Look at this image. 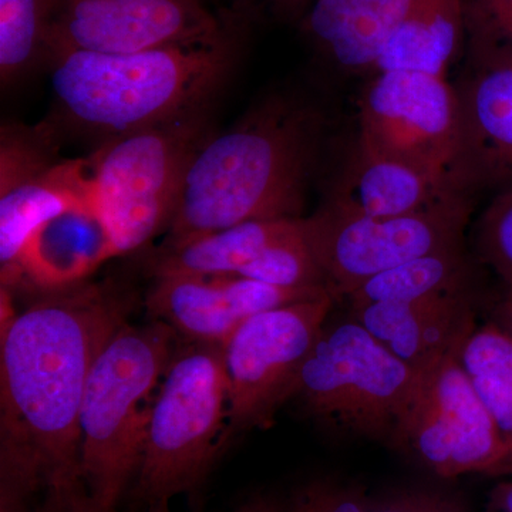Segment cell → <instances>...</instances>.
Instances as JSON below:
<instances>
[{
  "instance_id": "1",
  "label": "cell",
  "mask_w": 512,
  "mask_h": 512,
  "mask_svg": "<svg viewBox=\"0 0 512 512\" xmlns=\"http://www.w3.org/2000/svg\"><path fill=\"white\" fill-rule=\"evenodd\" d=\"M42 293L2 326L0 512H32L39 493H87L80 464L84 390L131 309L130 295L109 282Z\"/></svg>"
},
{
  "instance_id": "2",
  "label": "cell",
  "mask_w": 512,
  "mask_h": 512,
  "mask_svg": "<svg viewBox=\"0 0 512 512\" xmlns=\"http://www.w3.org/2000/svg\"><path fill=\"white\" fill-rule=\"evenodd\" d=\"M326 117L298 97H268L195 151L163 248L249 221L302 218Z\"/></svg>"
},
{
  "instance_id": "3",
  "label": "cell",
  "mask_w": 512,
  "mask_h": 512,
  "mask_svg": "<svg viewBox=\"0 0 512 512\" xmlns=\"http://www.w3.org/2000/svg\"><path fill=\"white\" fill-rule=\"evenodd\" d=\"M238 26L212 42L134 53H62L52 63L64 123L110 138L200 113L237 60Z\"/></svg>"
},
{
  "instance_id": "4",
  "label": "cell",
  "mask_w": 512,
  "mask_h": 512,
  "mask_svg": "<svg viewBox=\"0 0 512 512\" xmlns=\"http://www.w3.org/2000/svg\"><path fill=\"white\" fill-rule=\"evenodd\" d=\"M177 333L151 319L126 322L101 349L84 390L82 480L94 504L116 511L137 476L154 390L170 363Z\"/></svg>"
},
{
  "instance_id": "5",
  "label": "cell",
  "mask_w": 512,
  "mask_h": 512,
  "mask_svg": "<svg viewBox=\"0 0 512 512\" xmlns=\"http://www.w3.org/2000/svg\"><path fill=\"white\" fill-rule=\"evenodd\" d=\"M228 380L221 345L175 346L158 386L133 493L170 503L197 493L228 444Z\"/></svg>"
},
{
  "instance_id": "6",
  "label": "cell",
  "mask_w": 512,
  "mask_h": 512,
  "mask_svg": "<svg viewBox=\"0 0 512 512\" xmlns=\"http://www.w3.org/2000/svg\"><path fill=\"white\" fill-rule=\"evenodd\" d=\"M420 375L352 318L325 325L292 399L325 426L397 447Z\"/></svg>"
},
{
  "instance_id": "7",
  "label": "cell",
  "mask_w": 512,
  "mask_h": 512,
  "mask_svg": "<svg viewBox=\"0 0 512 512\" xmlns=\"http://www.w3.org/2000/svg\"><path fill=\"white\" fill-rule=\"evenodd\" d=\"M207 138L197 113L110 138L87 158L93 204L116 256L168 232L188 165Z\"/></svg>"
},
{
  "instance_id": "8",
  "label": "cell",
  "mask_w": 512,
  "mask_h": 512,
  "mask_svg": "<svg viewBox=\"0 0 512 512\" xmlns=\"http://www.w3.org/2000/svg\"><path fill=\"white\" fill-rule=\"evenodd\" d=\"M473 204L474 198L460 195L399 217H366L323 204L311 217H302L301 225L333 298H348L394 266L464 247Z\"/></svg>"
},
{
  "instance_id": "9",
  "label": "cell",
  "mask_w": 512,
  "mask_h": 512,
  "mask_svg": "<svg viewBox=\"0 0 512 512\" xmlns=\"http://www.w3.org/2000/svg\"><path fill=\"white\" fill-rule=\"evenodd\" d=\"M335 298L291 303L245 320L222 345L228 380V437L268 429L295 393Z\"/></svg>"
},
{
  "instance_id": "10",
  "label": "cell",
  "mask_w": 512,
  "mask_h": 512,
  "mask_svg": "<svg viewBox=\"0 0 512 512\" xmlns=\"http://www.w3.org/2000/svg\"><path fill=\"white\" fill-rule=\"evenodd\" d=\"M357 143L453 188L457 90L446 77L433 74L406 70L375 73L360 100Z\"/></svg>"
},
{
  "instance_id": "11",
  "label": "cell",
  "mask_w": 512,
  "mask_h": 512,
  "mask_svg": "<svg viewBox=\"0 0 512 512\" xmlns=\"http://www.w3.org/2000/svg\"><path fill=\"white\" fill-rule=\"evenodd\" d=\"M458 345L420 370L396 448L413 453L439 477L495 476L510 450L458 360Z\"/></svg>"
},
{
  "instance_id": "12",
  "label": "cell",
  "mask_w": 512,
  "mask_h": 512,
  "mask_svg": "<svg viewBox=\"0 0 512 512\" xmlns=\"http://www.w3.org/2000/svg\"><path fill=\"white\" fill-rule=\"evenodd\" d=\"M237 26L207 0H50L49 62L74 50L134 53L212 42Z\"/></svg>"
},
{
  "instance_id": "13",
  "label": "cell",
  "mask_w": 512,
  "mask_h": 512,
  "mask_svg": "<svg viewBox=\"0 0 512 512\" xmlns=\"http://www.w3.org/2000/svg\"><path fill=\"white\" fill-rule=\"evenodd\" d=\"M92 200L89 161L52 156L49 138L3 128L0 144L2 288L18 286L20 256L36 229Z\"/></svg>"
},
{
  "instance_id": "14",
  "label": "cell",
  "mask_w": 512,
  "mask_h": 512,
  "mask_svg": "<svg viewBox=\"0 0 512 512\" xmlns=\"http://www.w3.org/2000/svg\"><path fill=\"white\" fill-rule=\"evenodd\" d=\"M325 295L332 293L322 286L281 288L235 275H165L156 276L146 306L178 338L222 346L252 316Z\"/></svg>"
},
{
  "instance_id": "15",
  "label": "cell",
  "mask_w": 512,
  "mask_h": 512,
  "mask_svg": "<svg viewBox=\"0 0 512 512\" xmlns=\"http://www.w3.org/2000/svg\"><path fill=\"white\" fill-rule=\"evenodd\" d=\"M457 90L454 190L474 198L512 187V70L476 72Z\"/></svg>"
},
{
  "instance_id": "16",
  "label": "cell",
  "mask_w": 512,
  "mask_h": 512,
  "mask_svg": "<svg viewBox=\"0 0 512 512\" xmlns=\"http://www.w3.org/2000/svg\"><path fill=\"white\" fill-rule=\"evenodd\" d=\"M350 309L352 318L373 338L419 372L450 352L476 326L473 288Z\"/></svg>"
},
{
  "instance_id": "17",
  "label": "cell",
  "mask_w": 512,
  "mask_h": 512,
  "mask_svg": "<svg viewBox=\"0 0 512 512\" xmlns=\"http://www.w3.org/2000/svg\"><path fill=\"white\" fill-rule=\"evenodd\" d=\"M114 256L109 229L92 198L33 232L20 256L18 286L40 293L72 288Z\"/></svg>"
},
{
  "instance_id": "18",
  "label": "cell",
  "mask_w": 512,
  "mask_h": 512,
  "mask_svg": "<svg viewBox=\"0 0 512 512\" xmlns=\"http://www.w3.org/2000/svg\"><path fill=\"white\" fill-rule=\"evenodd\" d=\"M460 195L450 185L357 143L325 204L366 217H399Z\"/></svg>"
},
{
  "instance_id": "19",
  "label": "cell",
  "mask_w": 512,
  "mask_h": 512,
  "mask_svg": "<svg viewBox=\"0 0 512 512\" xmlns=\"http://www.w3.org/2000/svg\"><path fill=\"white\" fill-rule=\"evenodd\" d=\"M417 0H313L303 30L346 72L375 70L389 37Z\"/></svg>"
},
{
  "instance_id": "20",
  "label": "cell",
  "mask_w": 512,
  "mask_h": 512,
  "mask_svg": "<svg viewBox=\"0 0 512 512\" xmlns=\"http://www.w3.org/2000/svg\"><path fill=\"white\" fill-rule=\"evenodd\" d=\"M464 30L463 0H417L387 40L373 73L406 70L444 77Z\"/></svg>"
},
{
  "instance_id": "21",
  "label": "cell",
  "mask_w": 512,
  "mask_h": 512,
  "mask_svg": "<svg viewBox=\"0 0 512 512\" xmlns=\"http://www.w3.org/2000/svg\"><path fill=\"white\" fill-rule=\"evenodd\" d=\"M298 220L244 222L163 248L154 259V276H239L272 242L291 231Z\"/></svg>"
},
{
  "instance_id": "22",
  "label": "cell",
  "mask_w": 512,
  "mask_h": 512,
  "mask_svg": "<svg viewBox=\"0 0 512 512\" xmlns=\"http://www.w3.org/2000/svg\"><path fill=\"white\" fill-rule=\"evenodd\" d=\"M473 288V266L464 247L420 256L373 276L350 293V308L376 302L416 301L439 293Z\"/></svg>"
},
{
  "instance_id": "23",
  "label": "cell",
  "mask_w": 512,
  "mask_h": 512,
  "mask_svg": "<svg viewBox=\"0 0 512 512\" xmlns=\"http://www.w3.org/2000/svg\"><path fill=\"white\" fill-rule=\"evenodd\" d=\"M50 0H0V77L15 82L49 59Z\"/></svg>"
},
{
  "instance_id": "24",
  "label": "cell",
  "mask_w": 512,
  "mask_h": 512,
  "mask_svg": "<svg viewBox=\"0 0 512 512\" xmlns=\"http://www.w3.org/2000/svg\"><path fill=\"white\" fill-rule=\"evenodd\" d=\"M239 276L281 288H328L325 272L303 235L301 218Z\"/></svg>"
},
{
  "instance_id": "25",
  "label": "cell",
  "mask_w": 512,
  "mask_h": 512,
  "mask_svg": "<svg viewBox=\"0 0 512 512\" xmlns=\"http://www.w3.org/2000/svg\"><path fill=\"white\" fill-rule=\"evenodd\" d=\"M478 259L512 285V187L494 194L477 222Z\"/></svg>"
},
{
  "instance_id": "26",
  "label": "cell",
  "mask_w": 512,
  "mask_h": 512,
  "mask_svg": "<svg viewBox=\"0 0 512 512\" xmlns=\"http://www.w3.org/2000/svg\"><path fill=\"white\" fill-rule=\"evenodd\" d=\"M457 356L468 376L488 377L512 389V338L491 320L470 330Z\"/></svg>"
},
{
  "instance_id": "27",
  "label": "cell",
  "mask_w": 512,
  "mask_h": 512,
  "mask_svg": "<svg viewBox=\"0 0 512 512\" xmlns=\"http://www.w3.org/2000/svg\"><path fill=\"white\" fill-rule=\"evenodd\" d=\"M476 72L512 70V13L464 9Z\"/></svg>"
},
{
  "instance_id": "28",
  "label": "cell",
  "mask_w": 512,
  "mask_h": 512,
  "mask_svg": "<svg viewBox=\"0 0 512 512\" xmlns=\"http://www.w3.org/2000/svg\"><path fill=\"white\" fill-rule=\"evenodd\" d=\"M370 498L359 485L313 480L281 503V512H369Z\"/></svg>"
},
{
  "instance_id": "29",
  "label": "cell",
  "mask_w": 512,
  "mask_h": 512,
  "mask_svg": "<svg viewBox=\"0 0 512 512\" xmlns=\"http://www.w3.org/2000/svg\"><path fill=\"white\" fill-rule=\"evenodd\" d=\"M369 512H468L463 498L443 491L406 490L370 500Z\"/></svg>"
},
{
  "instance_id": "30",
  "label": "cell",
  "mask_w": 512,
  "mask_h": 512,
  "mask_svg": "<svg viewBox=\"0 0 512 512\" xmlns=\"http://www.w3.org/2000/svg\"><path fill=\"white\" fill-rule=\"evenodd\" d=\"M35 512H116L104 511L93 503L89 494L74 497H46Z\"/></svg>"
},
{
  "instance_id": "31",
  "label": "cell",
  "mask_w": 512,
  "mask_h": 512,
  "mask_svg": "<svg viewBox=\"0 0 512 512\" xmlns=\"http://www.w3.org/2000/svg\"><path fill=\"white\" fill-rule=\"evenodd\" d=\"M500 292L490 306V320L512 338V285L501 282Z\"/></svg>"
},
{
  "instance_id": "32",
  "label": "cell",
  "mask_w": 512,
  "mask_h": 512,
  "mask_svg": "<svg viewBox=\"0 0 512 512\" xmlns=\"http://www.w3.org/2000/svg\"><path fill=\"white\" fill-rule=\"evenodd\" d=\"M266 2L281 18L296 19L306 15L313 0H266Z\"/></svg>"
},
{
  "instance_id": "33",
  "label": "cell",
  "mask_w": 512,
  "mask_h": 512,
  "mask_svg": "<svg viewBox=\"0 0 512 512\" xmlns=\"http://www.w3.org/2000/svg\"><path fill=\"white\" fill-rule=\"evenodd\" d=\"M234 512H281V501L265 494H255Z\"/></svg>"
},
{
  "instance_id": "34",
  "label": "cell",
  "mask_w": 512,
  "mask_h": 512,
  "mask_svg": "<svg viewBox=\"0 0 512 512\" xmlns=\"http://www.w3.org/2000/svg\"><path fill=\"white\" fill-rule=\"evenodd\" d=\"M491 512H512V481L498 484L491 494Z\"/></svg>"
},
{
  "instance_id": "35",
  "label": "cell",
  "mask_w": 512,
  "mask_h": 512,
  "mask_svg": "<svg viewBox=\"0 0 512 512\" xmlns=\"http://www.w3.org/2000/svg\"><path fill=\"white\" fill-rule=\"evenodd\" d=\"M464 9L512 13V0H463Z\"/></svg>"
},
{
  "instance_id": "36",
  "label": "cell",
  "mask_w": 512,
  "mask_h": 512,
  "mask_svg": "<svg viewBox=\"0 0 512 512\" xmlns=\"http://www.w3.org/2000/svg\"><path fill=\"white\" fill-rule=\"evenodd\" d=\"M495 476H512V453L508 456L507 460L503 466H501L500 470L497 471Z\"/></svg>"
},
{
  "instance_id": "37",
  "label": "cell",
  "mask_w": 512,
  "mask_h": 512,
  "mask_svg": "<svg viewBox=\"0 0 512 512\" xmlns=\"http://www.w3.org/2000/svg\"><path fill=\"white\" fill-rule=\"evenodd\" d=\"M147 512H171L170 503H158V504L148 505Z\"/></svg>"
},
{
  "instance_id": "38",
  "label": "cell",
  "mask_w": 512,
  "mask_h": 512,
  "mask_svg": "<svg viewBox=\"0 0 512 512\" xmlns=\"http://www.w3.org/2000/svg\"><path fill=\"white\" fill-rule=\"evenodd\" d=\"M242 3H245V5H247V3L249 2V0H241Z\"/></svg>"
},
{
  "instance_id": "39",
  "label": "cell",
  "mask_w": 512,
  "mask_h": 512,
  "mask_svg": "<svg viewBox=\"0 0 512 512\" xmlns=\"http://www.w3.org/2000/svg\"><path fill=\"white\" fill-rule=\"evenodd\" d=\"M488 512H491V511H488Z\"/></svg>"
}]
</instances>
